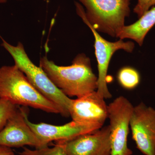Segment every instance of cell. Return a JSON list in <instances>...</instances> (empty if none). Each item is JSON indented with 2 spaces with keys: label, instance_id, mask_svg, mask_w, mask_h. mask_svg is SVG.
Returning a JSON list of instances; mask_svg holds the SVG:
<instances>
[{
  "label": "cell",
  "instance_id": "6da1fadb",
  "mask_svg": "<svg viewBox=\"0 0 155 155\" xmlns=\"http://www.w3.org/2000/svg\"><path fill=\"white\" fill-rule=\"evenodd\" d=\"M39 66L53 83L68 97H80L97 88V77L92 69L90 59L78 55L69 66H59L47 57L41 58Z\"/></svg>",
  "mask_w": 155,
  "mask_h": 155
},
{
  "label": "cell",
  "instance_id": "7a4b0ae2",
  "mask_svg": "<svg viewBox=\"0 0 155 155\" xmlns=\"http://www.w3.org/2000/svg\"><path fill=\"white\" fill-rule=\"evenodd\" d=\"M0 98L16 105L61 114L59 107L38 91L15 64L0 67Z\"/></svg>",
  "mask_w": 155,
  "mask_h": 155
},
{
  "label": "cell",
  "instance_id": "3957f363",
  "mask_svg": "<svg viewBox=\"0 0 155 155\" xmlns=\"http://www.w3.org/2000/svg\"><path fill=\"white\" fill-rule=\"evenodd\" d=\"M2 39V46L12 56L15 65L25 74L35 88L59 107L62 116H70L69 108L72 99L55 85L41 67L32 63L22 43L19 42L17 46H14Z\"/></svg>",
  "mask_w": 155,
  "mask_h": 155
},
{
  "label": "cell",
  "instance_id": "277c9868",
  "mask_svg": "<svg viewBox=\"0 0 155 155\" xmlns=\"http://www.w3.org/2000/svg\"><path fill=\"white\" fill-rule=\"evenodd\" d=\"M89 23L97 31L118 38L130 14V0H78Z\"/></svg>",
  "mask_w": 155,
  "mask_h": 155
},
{
  "label": "cell",
  "instance_id": "5b68a950",
  "mask_svg": "<svg viewBox=\"0 0 155 155\" xmlns=\"http://www.w3.org/2000/svg\"><path fill=\"white\" fill-rule=\"evenodd\" d=\"M75 5L76 13L91 29L94 35L95 51L98 69L97 91L104 98H110L112 95L108 88L107 75L111 58L119 50H124L127 52H131L134 48V44L131 41H123L122 39L114 42L106 40L99 34L97 31L88 22L83 6L77 2H75Z\"/></svg>",
  "mask_w": 155,
  "mask_h": 155
},
{
  "label": "cell",
  "instance_id": "8992f818",
  "mask_svg": "<svg viewBox=\"0 0 155 155\" xmlns=\"http://www.w3.org/2000/svg\"><path fill=\"white\" fill-rule=\"evenodd\" d=\"M134 107L126 98L119 96L108 105L111 155H132L127 146L130 117Z\"/></svg>",
  "mask_w": 155,
  "mask_h": 155
},
{
  "label": "cell",
  "instance_id": "52a82bcc",
  "mask_svg": "<svg viewBox=\"0 0 155 155\" xmlns=\"http://www.w3.org/2000/svg\"><path fill=\"white\" fill-rule=\"evenodd\" d=\"M130 127L137 148L144 155H155V110L143 102L134 107Z\"/></svg>",
  "mask_w": 155,
  "mask_h": 155
},
{
  "label": "cell",
  "instance_id": "ba28073f",
  "mask_svg": "<svg viewBox=\"0 0 155 155\" xmlns=\"http://www.w3.org/2000/svg\"><path fill=\"white\" fill-rule=\"evenodd\" d=\"M28 114L27 107H18L0 131V146L11 148L25 146L35 147V149L46 147L41 142L26 123L25 119Z\"/></svg>",
  "mask_w": 155,
  "mask_h": 155
},
{
  "label": "cell",
  "instance_id": "9c48e42d",
  "mask_svg": "<svg viewBox=\"0 0 155 155\" xmlns=\"http://www.w3.org/2000/svg\"><path fill=\"white\" fill-rule=\"evenodd\" d=\"M105 99L94 91L72 99L69 108L72 121L102 127L108 118V105Z\"/></svg>",
  "mask_w": 155,
  "mask_h": 155
},
{
  "label": "cell",
  "instance_id": "30bf717a",
  "mask_svg": "<svg viewBox=\"0 0 155 155\" xmlns=\"http://www.w3.org/2000/svg\"><path fill=\"white\" fill-rule=\"evenodd\" d=\"M25 120L31 129L45 146H48L52 141L65 142L78 136L91 133L101 128L97 125L81 124L72 120L62 125H54L45 123L35 124L29 121L28 116L26 117Z\"/></svg>",
  "mask_w": 155,
  "mask_h": 155
},
{
  "label": "cell",
  "instance_id": "8fae6325",
  "mask_svg": "<svg viewBox=\"0 0 155 155\" xmlns=\"http://www.w3.org/2000/svg\"><path fill=\"white\" fill-rule=\"evenodd\" d=\"M68 155H111L109 125L65 142L58 143Z\"/></svg>",
  "mask_w": 155,
  "mask_h": 155
},
{
  "label": "cell",
  "instance_id": "7c38bea8",
  "mask_svg": "<svg viewBox=\"0 0 155 155\" xmlns=\"http://www.w3.org/2000/svg\"><path fill=\"white\" fill-rule=\"evenodd\" d=\"M155 24V7L145 13L137 22L124 26L118 35L120 39L129 38L135 41L140 46L145 37Z\"/></svg>",
  "mask_w": 155,
  "mask_h": 155
},
{
  "label": "cell",
  "instance_id": "4fadbf2b",
  "mask_svg": "<svg viewBox=\"0 0 155 155\" xmlns=\"http://www.w3.org/2000/svg\"><path fill=\"white\" fill-rule=\"evenodd\" d=\"M118 82L123 88L127 90L135 88L140 81L139 73L132 67H127L120 69L117 75Z\"/></svg>",
  "mask_w": 155,
  "mask_h": 155
},
{
  "label": "cell",
  "instance_id": "5bb4252c",
  "mask_svg": "<svg viewBox=\"0 0 155 155\" xmlns=\"http://www.w3.org/2000/svg\"><path fill=\"white\" fill-rule=\"evenodd\" d=\"M20 155H68L63 145L56 143L54 147H49L48 146L32 150L24 147L23 151L19 153Z\"/></svg>",
  "mask_w": 155,
  "mask_h": 155
},
{
  "label": "cell",
  "instance_id": "9a60e30c",
  "mask_svg": "<svg viewBox=\"0 0 155 155\" xmlns=\"http://www.w3.org/2000/svg\"><path fill=\"white\" fill-rule=\"evenodd\" d=\"M19 106L8 100L0 98V131L5 126L9 119L17 111Z\"/></svg>",
  "mask_w": 155,
  "mask_h": 155
},
{
  "label": "cell",
  "instance_id": "2e32d148",
  "mask_svg": "<svg viewBox=\"0 0 155 155\" xmlns=\"http://www.w3.org/2000/svg\"><path fill=\"white\" fill-rule=\"evenodd\" d=\"M155 5V0H138L137 4L134 9V12L140 18Z\"/></svg>",
  "mask_w": 155,
  "mask_h": 155
},
{
  "label": "cell",
  "instance_id": "e0dca14e",
  "mask_svg": "<svg viewBox=\"0 0 155 155\" xmlns=\"http://www.w3.org/2000/svg\"><path fill=\"white\" fill-rule=\"evenodd\" d=\"M0 155H15L11 148L0 146Z\"/></svg>",
  "mask_w": 155,
  "mask_h": 155
},
{
  "label": "cell",
  "instance_id": "ac0fdd59",
  "mask_svg": "<svg viewBox=\"0 0 155 155\" xmlns=\"http://www.w3.org/2000/svg\"><path fill=\"white\" fill-rule=\"evenodd\" d=\"M8 0H0V4H5L7 2Z\"/></svg>",
  "mask_w": 155,
  "mask_h": 155
},
{
  "label": "cell",
  "instance_id": "d6986e66",
  "mask_svg": "<svg viewBox=\"0 0 155 155\" xmlns=\"http://www.w3.org/2000/svg\"><path fill=\"white\" fill-rule=\"evenodd\" d=\"M17 1H22V0H17Z\"/></svg>",
  "mask_w": 155,
  "mask_h": 155
}]
</instances>
